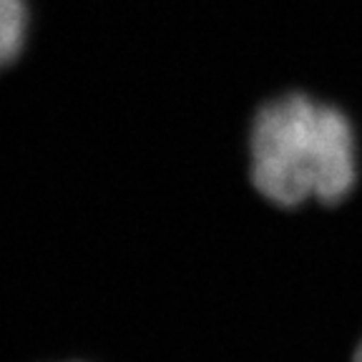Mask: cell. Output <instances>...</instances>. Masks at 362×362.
<instances>
[{
  "label": "cell",
  "mask_w": 362,
  "mask_h": 362,
  "mask_svg": "<svg viewBox=\"0 0 362 362\" xmlns=\"http://www.w3.org/2000/svg\"><path fill=\"white\" fill-rule=\"evenodd\" d=\"M249 161L252 184L277 206L337 204L357 181V136L337 106L287 93L257 113Z\"/></svg>",
  "instance_id": "obj_1"
},
{
  "label": "cell",
  "mask_w": 362,
  "mask_h": 362,
  "mask_svg": "<svg viewBox=\"0 0 362 362\" xmlns=\"http://www.w3.org/2000/svg\"><path fill=\"white\" fill-rule=\"evenodd\" d=\"M28 21L25 0H0V71L21 56L28 38Z\"/></svg>",
  "instance_id": "obj_2"
},
{
  "label": "cell",
  "mask_w": 362,
  "mask_h": 362,
  "mask_svg": "<svg viewBox=\"0 0 362 362\" xmlns=\"http://www.w3.org/2000/svg\"><path fill=\"white\" fill-rule=\"evenodd\" d=\"M352 362H362V342L357 345V352H355V357H352Z\"/></svg>",
  "instance_id": "obj_3"
}]
</instances>
